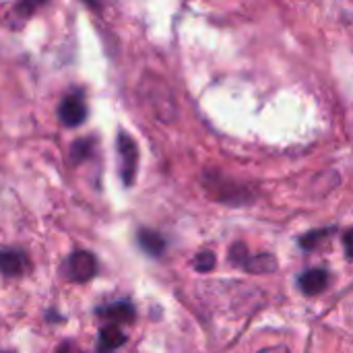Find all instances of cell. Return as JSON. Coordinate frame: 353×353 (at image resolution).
Listing matches in <instances>:
<instances>
[{"label":"cell","instance_id":"cell-1","mask_svg":"<svg viewBox=\"0 0 353 353\" xmlns=\"http://www.w3.org/2000/svg\"><path fill=\"white\" fill-rule=\"evenodd\" d=\"M116 149H118V163H120V178L126 186H132L139 168V147L130 134L120 132L116 139Z\"/></svg>","mask_w":353,"mask_h":353},{"label":"cell","instance_id":"cell-2","mask_svg":"<svg viewBox=\"0 0 353 353\" xmlns=\"http://www.w3.org/2000/svg\"><path fill=\"white\" fill-rule=\"evenodd\" d=\"M95 271H97V263H95L93 254L83 252V250L72 252L64 263V273L74 283H87L89 279L95 277Z\"/></svg>","mask_w":353,"mask_h":353},{"label":"cell","instance_id":"cell-3","mask_svg":"<svg viewBox=\"0 0 353 353\" xmlns=\"http://www.w3.org/2000/svg\"><path fill=\"white\" fill-rule=\"evenodd\" d=\"M58 116H60V122L64 126H79L85 122L87 118V103H85V97L81 91H74V93H68L60 108H58Z\"/></svg>","mask_w":353,"mask_h":353},{"label":"cell","instance_id":"cell-4","mask_svg":"<svg viewBox=\"0 0 353 353\" xmlns=\"http://www.w3.org/2000/svg\"><path fill=\"white\" fill-rule=\"evenodd\" d=\"M29 269V261L25 252L17 248H4L0 250V273L4 277H21Z\"/></svg>","mask_w":353,"mask_h":353},{"label":"cell","instance_id":"cell-5","mask_svg":"<svg viewBox=\"0 0 353 353\" xmlns=\"http://www.w3.org/2000/svg\"><path fill=\"white\" fill-rule=\"evenodd\" d=\"M329 285V273L325 269H310L300 277V288L308 296H316L325 292Z\"/></svg>","mask_w":353,"mask_h":353},{"label":"cell","instance_id":"cell-6","mask_svg":"<svg viewBox=\"0 0 353 353\" xmlns=\"http://www.w3.org/2000/svg\"><path fill=\"white\" fill-rule=\"evenodd\" d=\"M99 316L112 321V323H132L134 321V308L128 302H114L97 310Z\"/></svg>","mask_w":353,"mask_h":353},{"label":"cell","instance_id":"cell-7","mask_svg":"<svg viewBox=\"0 0 353 353\" xmlns=\"http://www.w3.org/2000/svg\"><path fill=\"white\" fill-rule=\"evenodd\" d=\"M139 244L151 256H159L165 250V240L157 232H153V230H141L139 232Z\"/></svg>","mask_w":353,"mask_h":353},{"label":"cell","instance_id":"cell-8","mask_svg":"<svg viewBox=\"0 0 353 353\" xmlns=\"http://www.w3.org/2000/svg\"><path fill=\"white\" fill-rule=\"evenodd\" d=\"M99 343L101 347L105 350H118L120 345L126 343V335L116 327V325H110V327H103L101 333H99Z\"/></svg>","mask_w":353,"mask_h":353},{"label":"cell","instance_id":"cell-9","mask_svg":"<svg viewBox=\"0 0 353 353\" xmlns=\"http://www.w3.org/2000/svg\"><path fill=\"white\" fill-rule=\"evenodd\" d=\"M275 256H271V254H259V256H254V259H250L248 256V261L244 263V267L242 269H246L248 273H271V271H275Z\"/></svg>","mask_w":353,"mask_h":353},{"label":"cell","instance_id":"cell-10","mask_svg":"<svg viewBox=\"0 0 353 353\" xmlns=\"http://www.w3.org/2000/svg\"><path fill=\"white\" fill-rule=\"evenodd\" d=\"M93 151V139H81V141H74L72 147H70V161L72 163H81L85 161Z\"/></svg>","mask_w":353,"mask_h":353},{"label":"cell","instance_id":"cell-11","mask_svg":"<svg viewBox=\"0 0 353 353\" xmlns=\"http://www.w3.org/2000/svg\"><path fill=\"white\" fill-rule=\"evenodd\" d=\"M215 267V254L211 250H205V252H199L194 256V269L196 271H211Z\"/></svg>","mask_w":353,"mask_h":353},{"label":"cell","instance_id":"cell-12","mask_svg":"<svg viewBox=\"0 0 353 353\" xmlns=\"http://www.w3.org/2000/svg\"><path fill=\"white\" fill-rule=\"evenodd\" d=\"M329 236V230H316V232H310L306 238H302V246L306 250H314L319 242H323L325 238Z\"/></svg>","mask_w":353,"mask_h":353},{"label":"cell","instance_id":"cell-13","mask_svg":"<svg viewBox=\"0 0 353 353\" xmlns=\"http://www.w3.org/2000/svg\"><path fill=\"white\" fill-rule=\"evenodd\" d=\"M230 261L236 265V267H244V263L248 261V250L244 244H234L230 248Z\"/></svg>","mask_w":353,"mask_h":353},{"label":"cell","instance_id":"cell-14","mask_svg":"<svg viewBox=\"0 0 353 353\" xmlns=\"http://www.w3.org/2000/svg\"><path fill=\"white\" fill-rule=\"evenodd\" d=\"M343 246H345L347 256L353 259V228H350V230L345 232V236H343Z\"/></svg>","mask_w":353,"mask_h":353},{"label":"cell","instance_id":"cell-15","mask_svg":"<svg viewBox=\"0 0 353 353\" xmlns=\"http://www.w3.org/2000/svg\"><path fill=\"white\" fill-rule=\"evenodd\" d=\"M56 353H83L74 343H70V341H66V343H60L58 345V350H56Z\"/></svg>","mask_w":353,"mask_h":353},{"label":"cell","instance_id":"cell-16","mask_svg":"<svg viewBox=\"0 0 353 353\" xmlns=\"http://www.w3.org/2000/svg\"><path fill=\"white\" fill-rule=\"evenodd\" d=\"M259 353H292L285 345H273V347H265V350H261Z\"/></svg>","mask_w":353,"mask_h":353},{"label":"cell","instance_id":"cell-17","mask_svg":"<svg viewBox=\"0 0 353 353\" xmlns=\"http://www.w3.org/2000/svg\"><path fill=\"white\" fill-rule=\"evenodd\" d=\"M0 353H10V352H0Z\"/></svg>","mask_w":353,"mask_h":353}]
</instances>
